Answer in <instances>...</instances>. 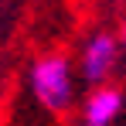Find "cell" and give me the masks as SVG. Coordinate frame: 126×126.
<instances>
[{"instance_id": "6da1fadb", "label": "cell", "mask_w": 126, "mask_h": 126, "mask_svg": "<svg viewBox=\"0 0 126 126\" xmlns=\"http://www.w3.org/2000/svg\"><path fill=\"white\" fill-rule=\"evenodd\" d=\"M31 92L34 99L48 109V112H68L75 106V72H72V58H65L62 51H48L31 65Z\"/></svg>"}, {"instance_id": "7a4b0ae2", "label": "cell", "mask_w": 126, "mask_h": 126, "mask_svg": "<svg viewBox=\"0 0 126 126\" xmlns=\"http://www.w3.org/2000/svg\"><path fill=\"white\" fill-rule=\"evenodd\" d=\"M119 38L112 31H92L79 48V75L89 85H109V75L116 72L119 62Z\"/></svg>"}, {"instance_id": "3957f363", "label": "cell", "mask_w": 126, "mask_h": 126, "mask_svg": "<svg viewBox=\"0 0 126 126\" xmlns=\"http://www.w3.org/2000/svg\"><path fill=\"white\" fill-rule=\"evenodd\" d=\"M119 112H123V92L116 85H99L82 102V112H79L75 126H112Z\"/></svg>"}, {"instance_id": "277c9868", "label": "cell", "mask_w": 126, "mask_h": 126, "mask_svg": "<svg viewBox=\"0 0 126 126\" xmlns=\"http://www.w3.org/2000/svg\"><path fill=\"white\" fill-rule=\"evenodd\" d=\"M116 38H119V48L126 51V17H123V24H119V34H116Z\"/></svg>"}]
</instances>
